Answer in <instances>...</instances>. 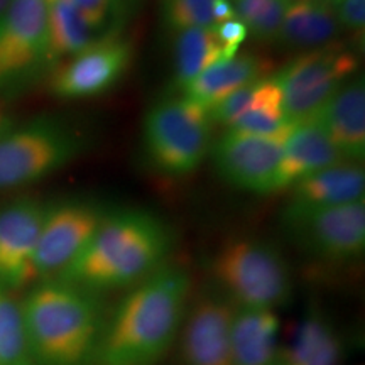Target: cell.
Instances as JSON below:
<instances>
[{"label": "cell", "instance_id": "cell-1", "mask_svg": "<svg viewBox=\"0 0 365 365\" xmlns=\"http://www.w3.org/2000/svg\"><path fill=\"white\" fill-rule=\"evenodd\" d=\"M191 279L164 264L107 313L95 365H159L175 349L190 303Z\"/></svg>", "mask_w": 365, "mask_h": 365}, {"label": "cell", "instance_id": "cell-2", "mask_svg": "<svg viewBox=\"0 0 365 365\" xmlns=\"http://www.w3.org/2000/svg\"><path fill=\"white\" fill-rule=\"evenodd\" d=\"M173 247L170 227L144 210L105 215L78 257L54 279L91 293L129 289L168 264Z\"/></svg>", "mask_w": 365, "mask_h": 365}, {"label": "cell", "instance_id": "cell-3", "mask_svg": "<svg viewBox=\"0 0 365 365\" xmlns=\"http://www.w3.org/2000/svg\"><path fill=\"white\" fill-rule=\"evenodd\" d=\"M21 307L34 365H95L108 313L100 294L44 279Z\"/></svg>", "mask_w": 365, "mask_h": 365}, {"label": "cell", "instance_id": "cell-4", "mask_svg": "<svg viewBox=\"0 0 365 365\" xmlns=\"http://www.w3.org/2000/svg\"><path fill=\"white\" fill-rule=\"evenodd\" d=\"M210 269L220 293L235 307L277 312L293 294V276L284 254L257 237L223 242Z\"/></svg>", "mask_w": 365, "mask_h": 365}, {"label": "cell", "instance_id": "cell-5", "mask_svg": "<svg viewBox=\"0 0 365 365\" xmlns=\"http://www.w3.org/2000/svg\"><path fill=\"white\" fill-rule=\"evenodd\" d=\"M212 120L193 100L170 98L149 108L143 122V149L153 168L171 178L195 173L210 153Z\"/></svg>", "mask_w": 365, "mask_h": 365}, {"label": "cell", "instance_id": "cell-6", "mask_svg": "<svg viewBox=\"0 0 365 365\" xmlns=\"http://www.w3.org/2000/svg\"><path fill=\"white\" fill-rule=\"evenodd\" d=\"M357 66V54L340 43L308 49L291 59L274 75L282 91L286 120L294 125L313 120Z\"/></svg>", "mask_w": 365, "mask_h": 365}, {"label": "cell", "instance_id": "cell-7", "mask_svg": "<svg viewBox=\"0 0 365 365\" xmlns=\"http://www.w3.org/2000/svg\"><path fill=\"white\" fill-rule=\"evenodd\" d=\"M281 223L296 247L314 261L346 264L364 255L365 200L319 208L286 205Z\"/></svg>", "mask_w": 365, "mask_h": 365}, {"label": "cell", "instance_id": "cell-8", "mask_svg": "<svg viewBox=\"0 0 365 365\" xmlns=\"http://www.w3.org/2000/svg\"><path fill=\"white\" fill-rule=\"evenodd\" d=\"M81 150V140L61 124L38 120L0 137V190L43 180L66 166Z\"/></svg>", "mask_w": 365, "mask_h": 365}, {"label": "cell", "instance_id": "cell-9", "mask_svg": "<svg viewBox=\"0 0 365 365\" xmlns=\"http://www.w3.org/2000/svg\"><path fill=\"white\" fill-rule=\"evenodd\" d=\"M48 65V0H12L0 24V91Z\"/></svg>", "mask_w": 365, "mask_h": 365}, {"label": "cell", "instance_id": "cell-10", "mask_svg": "<svg viewBox=\"0 0 365 365\" xmlns=\"http://www.w3.org/2000/svg\"><path fill=\"white\" fill-rule=\"evenodd\" d=\"M132 59L130 41L117 34L98 39L56 66L49 83L51 93L65 100L97 97L124 78Z\"/></svg>", "mask_w": 365, "mask_h": 365}, {"label": "cell", "instance_id": "cell-11", "mask_svg": "<svg viewBox=\"0 0 365 365\" xmlns=\"http://www.w3.org/2000/svg\"><path fill=\"white\" fill-rule=\"evenodd\" d=\"M234 308L222 293H207L190 301L175 344L178 365H232Z\"/></svg>", "mask_w": 365, "mask_h": 365}, {"label": "cell", "instance_id": "cell-12", "mask_svg": "<svg viewBox=\"0 0 365 365\" xmlns=\"http://www.w3.org/2000/svg\"><path fill=\"white\" fill-rule=\"evenodd\" d=\"M105 215L90 203L48 208L34 250V277L54 279L78 257Z\"/></svg>", "mask_w": 365, "mask_h": 365}, {"label": "cell", "instance_id": "cell-13", "mask_svg": "<svg viewBox=\"0 0 365 365\" xmlns=\"http://www.w3.org/2000/svg\"><path fill=\"white\" fill-rule=\"evenodd\" d=\"M282 144L267 137L227 130L210 145L213 166L223 181L257 195H272Z\"/></svg>", "mask_w": 365, "mask_h": 365}, {"label": "cell", "instance_id": "cell-14", "mask_svg": "<svg viewBox=\"0 0 365 365\" xmlns=\"http://www.w3.org/2000/svg\"><path fill=\"white\" fill-rule=\"evenodd\" d=\"M48 207L17 200L0 208V286L16 291L36 279L33 259Z\"/></svg>", "mask_w": 365, "mask_h": 365}, {"label": "cell", "instance_id": "cell-15", "mask_svg": "<svg viewBox=\"0 0 365 365\" xmlns=\"http://www.w3.org/2000/svg\"><path fill=\"white\" fill-rule=\"evenodd\" d=\"M325 132L345 163L365 156V85L354 78L341 86L313 118Z\"/></svg>", "mask_w": 365, "mask_h": 365}, {"label": "cell", "instance_id": "cell-16", "mask_svg": "<svg viewBox=\"0 0 365 365\" xmlns=\"http://www.w3.org/2000/svg\"><path fill=\"white\" fill-rule=\"evenodd\" d=\"M345 163L317 120L296 124L282 144V156L274 181V193L289 190L313 173Z\"/></svg>", "mask_w": 365, "mask_h": 365}, {"label": "cell", "instance_id": "cell-17", "mask_svg": "<svg viewBox=\"0 0 365 365\" xmlns=\"http://www.w3.org/2000/svg\"><path fill=\"white\" fill-rule=\"evenodd\" d=\"M277 312L235 307L230 323L232 365H277L281 354Z\"/></svg>", "mask_w": 365, "mask_h": 365}, {"label": "cell", "instance_id": "cell-18", "mask_svg": "<svg viewBox=\"0 0 365 365\" xmlns=\"http://www.w3.org/2000/svg\"><path fill=\"white\" fill-rule=\"evenodd\" d=\"M272 63L255 54H237L230 59H220L207 68L182 88L186 98L193 100L210 110L218 102L244 86L267 78Z\"/></svg>", "mask_w": 365, "mask_h": 365}, {"label": "cell", "instance_id": "cell-19", "mask_svg": "<svg viewBox=\"0 0 365 365\" xmlns=\"http://www.w3.org/2000/svg\"><path fill=\"white\" fill-rule=\"evenodd\" d=\"M294 207H336L364 200L365 173L357 163H340L313 173L289 190Z\"/></svg>", "mask_w": 365, "mask_h": 365}, {"label": "cell", "instance_id": "cell-20", "mask_svg": "<svg viewBox=\"0 0 365 365\" xmlns=\"http://www.w3.org/2000/svg\"><path fill=\"white\" fill-rule=\"evenodd\" d=\"M345 346L341 336L322 313L313 312L296 327L282 346L277 365H340Z\"/></svg>", "mask_w": 365, "mask_h": 365}, {"label": "cell", "instance_id": "cell-21", "mask_svg": "<svg viewBox=\"0 0 365 365\" xmlns=\"http://www.w3.org/2000/svg\"><path fill=\"white\" fill-rule=\"evenodd\" d=\"M339 31L336 11L327 0H289L276 41L287 48L313 49L333 43Z\"/></svg>", "mask_w": 365, "mask_h": 365}, {"label": "cell", "instance_id": "cell-22", "mask_svg": "<svg viewBox=\"0 0 365 365\" xmlns=\"http://www.w3.org/2000/svg\"><path fill=\"white\" fill-rule=\"evenodd\" d=\"M293 129L294 124L287 122L282 112V91L274 76L255 83L250 108L228 127V130L237 134L267 137L279 143H284Z\"/></svg>", "mask_w": 365, "mask_h": 365}, {"label": "cell", "instance_id": "cell-23", "mask_svg": "<svg viewBox=\"0 0 365 365\" xmlns=\"http://www.w3.org/2000/svg\"><path fill=\"white\" fill-rule=\"evenodd\" d=\"M102 39L66 0H48V65L75 56Z\"/></svg>", "mask_w": 365, "mask_h": 365}, {"label": "cell", "instance_id": "cell-24", "mask_svg": "<svg viewBox=\"0 0 365 365\" xmlns=\"http://www.w3.org/2000/svg\"><path fill=\"white\" fill-rule=\"evenodd\" d=\"M220 59L223 48L215 27H190L175 33V78L181 90Z\"/></svg>", "mask_w": 365, "mask_h": 365}, {"label": "cell", "instance_id": "cell-25", "mask_svg": "<svg viewBox=\"0 0 365 365\" xmlns=\"http://www.w3.org/2000/svg\"><path fill=\"white\" fill-rule=\"evenodd\" d=\"M0 365H34L21 301L0 286Z\"/></svg>", "mask_w": 365, "mask_h": 365}, {"label": "cell", "instance_id": "cell-26", "mask_svg": "<svg viewBox=\"0 0 365 365\" xmlns=\"http://www.w3.org/2000/svg\"><path fill=\"white\" fill-rule=\"evenodd\" d=\"M289 0H235V16L259 41L277 38Z\"/></svg>", "mask_w": 365, "mask_h": 365}, {"label": "cell", "instance_id": "cell-27", "mask_svg": "<svg viewBox=\"0 0 365 365\" xmlns=\"http://www.w3.org/2000/svg\"><path fill=\"white\" fill-rule=\"evenodd\" d=\"M213 0H163V21L171 31L190 27H217L213 19Z\"/></svg>", "mask_w": 365, "mask_h": 365}, {"label": "cell", "instance_id": "cell-28", "mask_svg": "<svg viewBox=\"0 0 365 365\" xmlns=\"http://www.w3.org/2000/svg\"><path fill=\"white\" fill-rule=\"evenodd\" d=\"M93 27L100 38L115 34V26L122 12V0H66Z\"/></svg>", "mask_w": 365, "mask_h": 365}, {"label": "cell", "instance_id": "cell-29", "mask_svg": "<svg viewBox=\"0 0 365 365\" xmlns=\"http://www.w3.org/2000/svg\"><path fill=\"white\" fill-rule=\"evenodd\" d=\"M254 88L255 83L244 86V88L228 95L227 98L222 100V102H218L215 107H212L208 110L210 120L217 122V124L220 125H225L227 129L232 124H235V122L249 110L250 105H252Z\"/></svg>", "mask_w": 365, "mask_h": 365}, {"label": "cell", "instance_id": "cell-30", "mask_svg": "<svg viewBox=\"0 0 365 365\" xmlns=\"http://www.w3.org/2000/svg\"><path fill=\"white\" fill-rule=\"evenodd\" d=\"M215 31L223 48V59H230L237 56L242 43H244L249 36L247 27H245V24L240 19H237V17L218 24L215 27Z\"/></svg>", "mask_w": 365, "mask_h": 365}, {"label": "cell", "instance_id": "cell-31", "mask_svg": "<svg viewBox=\"0 0 365 365\" xmlns=\"http://www.w3.org/2000/svg\"><path fill=\"white\" fill-rule=\"evenodd\" d=\"M340 26L346 29L362 31L365 24V0H341L336 11Z\"/></svg>", "mask_w": 365, "mask_h": 365}, {"label": "cell", "instance_id": "cell-32", "mask_svg": "<svg viewBox=\"0 0 365 365\" xmlns=\"http://www.w3.org/2000/svg\"><path fill=\"white\" fill-rule=\"evenodd\" d=\"M212 11H213V19H215V26L237 17L234 6H232L228 0H213Z\"/></svg>", "mask_w": 365, "mask_h": 365}, {"label": "cell", "instance_id": "cell-33", "mask_svg": "<svg viewBox=\"0 0 365 365\" xmlns=\"http://www.w3.org/2000/svg\"><path fill=\"white\" fill-rule=\"evenodd\" d=\"M14 120L12 112L9 110V107L4 102H0V137H4L7 132H11L14 129Z\"/></svg>", "mask_w": 365, "mask_h": 365}, {"label": "cell", "instance_id": "cell-34", "mask_svg": "<svg viewBox=\"0 0 365 365\" xmlns=\"http://www.w3.org/2000/svg\"><path fill=\"white\" fill-rule=\"evenodd\" d=\"M11 4H12V0H0V24H2L4 17H6V12Z\"/></svg>", "mask_w": 365, "mask_h": 365}, {"label": "cell", "instance_id": "cell-35", "mask_svg": "<svg viewBox=\"0 0 365 365\" xmlns=\"http://www.w3.org/2000/svg\"><path fill=\"white\" fill-rule=\"evenodd\" d=\"M328 4H331V6H339V4L341 2V0H327Z\"/></svg>", "mask_w": 365, "mask_h": 365}]
</instances>
